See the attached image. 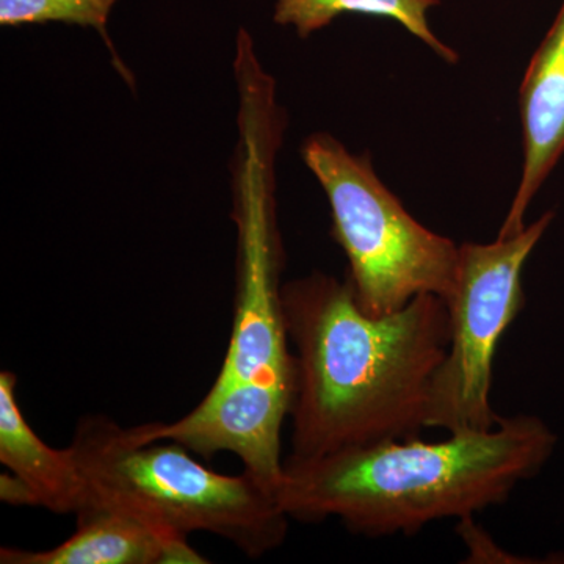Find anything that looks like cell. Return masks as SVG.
Masks as SVG:
<instances>
[{
    "label": "cell",
    "mask_w": 564,
    "mask_h": 564,
    "mask_svg": "<svg viewBox=\"0 0 564 564\" xmlns=\"http://www.w3.org/2000/svg\"><path fill=\"white\" fill-rule=\"evenodd\" d=\"M293 352L289 459L321 456L426 430L433 381L447 352V303L421 295L369 315L350 281L313 273L281 288Z\"/></svg>",
    "instance_id": "obj_1"
},
{
    "label": "cell",
    "mask_w": 564,
    "mask_h": 564,
    "mask_svg": "<svg viewBox=\"0 0 564 564\" xmlns=\"http://www.w3.org/2000/svg\"><path fill=\"white\" fill-rule=\"evenodd\" d=\"M556 434L540 417L500 415L480 432L348 448L314 459H284L276 499L293 521L337 519L369 538L414 534L444 519L507 502L554 454Z\"/></svg>",
    "instance_id": "obj_2"
},
{
    "label": "cell",
    "mask_w": 564,
    "mask_h": 564,
    "mask_svg": "<svg viewBox=\"0 0 564 564\" xmlns=\"http://www.w3.org/2000/svg\"><path fill=\"white\" fill-rule=\"evenodd\" d=\"M69 448L85 500L128 511L166 532L215 534L250 558L269 554L288 536L291 519L276 494L247 470L215 473L184 445L141 443L132 429L106 415L80 419Z\"/></svg>",
    "instance_id": "obj_3"
},
{
    "label": "cell",
    "mask_w": 564,
    "mask_h": 564,
    "mask_svg": "<svg viewBox=\"0 0 564 564\" xmlns=\"http://www.w3.org/2000/svg\"><path fill=\"white\" fill-rule=\"evenodd\" d=\"M302 154L328 196L332 234L347 256V280L364 313L380 317L421 295H451L459 245L415 220L369 155L351 154L328 133L307 139Z\"/></svg>",
    "instance_id": "obj_4"
},
{
    "label": "cell",
    "mask_w": 564,
    "mask_h": 564,
    "mask_svg": "<svg viewBox=\"0 0 564 564\" xmlns=\"http://www.w3.org/2000/svg\"><path fill=\"white\" fill-rule=\"evenodd\" d=\"M552 218L547 212L492 243L459 245L454 289L445 299L447 352L434 377L426 430L480 432L499 421L491 404L494 359L503 334L524 310L522 273Z\"/></svg>",
    "instance_id": "obj_5"
},
{
    "label": "cell",
    "mask_w": 564,
    "mask_h": 564,
    "mask_svg": "<svg viewBox=\"0 0 564 564\" xmlns=\"http://www.w3.org/2000/svg\"><path fill=\"white\" fill-rule=\"evenodd\" d=\"M280 243L261 198L240 217V278L231 340L209 391L247 388L293 400V352L281 306Z\"/></svg>",
    "instance_id": "obj_6"
},
{
    "label": "cell",
    "mask_w": 564,
    "mask_h": 564,
    "mask_svg": "<svg viewBox=\"0 0 564 564\" xmlns=\"http://www.w3.org/2000/svg\"><path fill=\"white\" fill-rule=\"evenodd\" d=\"M76 532L47 551L0 549L2 564H202L185 534L166 532L124 510L85 500Z\"/></svg>",
    "instance_id": "obj_7"
},
{
    "label": "cell",
    "mask_w": 564,
    "mask_h": 564,
    "mask_svg": "<svg viewBox=\"0 0 564 564\" xmlns=\"http://www.w3.org/2000/svg\"><path fill=\"white\" fill-rule=\"evenodd\" d=\"M521 109V181L499 236L525 228L530 203L564 154V0L554 24L534 52L519 90Z\"/></svg>",
    "instance_id": "obj_8"
},
{
    "label": "cell",
    "mask_w": 564,
    "mask_h": 564,
    "mask_svg": "<svg viewBox=\"0 0 564 564\" xmlns=\"http://www.w3.org/2000/svg\"><path fill=\"white\" fill-rule=\"evenodd\" d=\"M18 377L0 372V463L31 494L33 507L76 514L85 500V484L69 445L54 448L40 440L22 413Z\"/></svg>",
    "instance_id": "obj_9"
},
{
    "label": "cell",
    "mask_w": 564,
    "mask_h": 564,
    "mask_svg": "<svg viewBox=\"0 0 564 564\" xmlns=\"http://www.w3.org/2000/svg\"><path fill=\"white\" fill-rule=\"evenodd\" d=\"M440 3L441 0H276L274 21L292 25L302 39H307L343 14L389 18L403 25L443 61L456 63L458 52L437 39L429 24V11Z\"/></svg>",
    "instance_id": "obj_10"
},
{
    "label": "cell",
    "mask_w": 564,
    "mask_h": 564,
    "mask_svg": "<svg viewBox=\"0 0 564 564\" xmlns=\"http://www.w3.org/2000/svg\"><path fill=\"white\" fill-rule=\"evenodd\" d=\"M118 0H0V24L24 25L41 22H66V24L93 28L107 35V21Z\"/></svg>",
    "instance_id": "obj_11"
}]
</instances>
